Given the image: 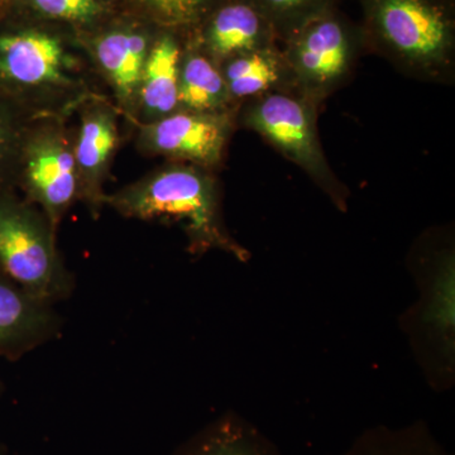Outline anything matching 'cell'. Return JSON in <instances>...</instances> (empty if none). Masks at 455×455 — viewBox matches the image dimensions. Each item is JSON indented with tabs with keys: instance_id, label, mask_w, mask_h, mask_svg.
Masks as SVG:
<instances>
[{
	"instance_id": "cell-19",
	"label": "cell",
	"mask_w": 455,
	"mask_h": 455,
	"mask_svg": "<svg viewBox=\"0 0 455 455\" xmlns=\"http://www.w3.org/2000/svg\"><path fill=\"white\" fill-rule=\"evenodd\" d=\"M276 33L280 44L314 18L340 7L341 0H251Z\"/></svg>"
},
{
	"instance_id": "cell-14",
	"label": "cell",
	"mask_w": 455,
	"mask_h": 455,
	"mask_svg": "<svg viewBox=\"0 0 455 455\" xmlns=\"http://www.w3.org/2000/svg\"><path fill=\"white\" fill-rule=\"evenodd\" d=\"M185 44L175 32L161 35L147 56L137 101L147 122L179 110L180 64Z\"/></svg>"
},
{
	"instance_id": "cell-10",
	"label": "cell",
	"mask_w": 455,
	"mask_h": 455,
	"mask_svg": "<svg viewBox=\"0 0 455 455\" xmlns=\"http://www.w3.org/2000/svg\"><path fill=\"white\" fill-rule=\"evenodd\" d=\"M191 31L190 41L218 65L230 57L280 44L251 0H223Z\"/></svg>"
},
{
	"instance_id": "cell-21",
	"label": "cell",
	"mask_w": 455,
	"mask_h": 455,
	"mask_svg": "<svg viewBox=\"0 0 455 455\" xmlns=\"http://www.w3.org/2000/svg\"><path fill=\"white\" fill-rule=\"evenodd\" d=\"M158 22L172 29H194L223 0H142Z\"/></svg>"
},
{
	"instance_id": "cell-15",
	"label": "cell",
	"mask_w": 455,
	"mask_h": 455,
	"mask_svg": "<svg viewBox=\"0 0 455 455\" xmlns=\"http://www.w3.org/2000/svg\"><path fill=\"white\" fill-rule=\"evenodd\" d=\"M151 46L148 36L132 29L108 32L95 41V59L123 107H131L137 101Z\"/></svg>"
},
{
	"instance_id": "cell-17",
	"label": "cell",
	"mask_w": 455,
	"mask_h": 455,
	"mask_svg": "<svg viewBox=\"0 0 455 455\" xmlns=\"http://www.w3.org/2000/svg\"><path fill=\"white\" fill-rule=\"evenodd\" d=\"M172 455H283L274 442L242 416L226 414L206 425Z\"/></svg>"
},
{
	"instance_id": "cell-7",
	"label": "cell",
	"mask_w": 455,
	"mask_h": 455,
	"mask_svg": "<svg viewBox=\"0 0 455 455\" xmlns=\"http://www.w3.org/2000/svg\"><path fill=\"white\" fill-rule=\"evenodd\" d=\"M74 68L61 41L0 17V92L22 108L42 89L74 85Z\"/></svg>"
},
{
	"instance_id": "cell-12",
	"label": "cell",
	"mask_w": 455,
	"mask_h": 455,
	"mask_svg": "<svg viewBox=\"0 0 455 455\" xmlns=\"http://www.w3.org/2000/svg\"><path fill=\"white\" fill-rule=\"evenodd\" d=\"M118 142V127L112 109L101 104L89 107L80 123L74 158L79 199L86 203L94 215L104 205L103 185Z\"/></svg>"
},
{
	"instance_id": "cell-6",
	"label": "cell",
	"mask_w": 455,
	"mask_h": 455,
	"mask_svg": "<svg viewBox=\"0 0 455 455\" xmlns=\"http://www.w3.org/2000/svg\"><path fill=\"white\" fill-rule=\"evenodd\" d=\"M281 49L295 92L317 107L350 82L359 60L368 52L361 23L340 7L314 18L287 38Z\"/></svg>"
},
{
	"instance_id": "cell-1",
	"label": "cell",
	"mask_w": 455,
	"mask_h": 455,
	"mask_svg": "<svg viewBox=\"0 0 455 455\" xmlns=\"http://www.w3.org/2000/svg\"><path fill=\"white\" fill-rule=\"evenodd\" d=\"M104 204L125 218L173 221L188 238V252L211 251L248 262L250 251L230 235L223 220L220 182L212 170L176 163L149 173L104 197Z\"/></svg>"
},
{
	"instance_id": "cell-11",
	"label": "cell",
	"mask_w": 455,
	"mask_h": 455,
	"mask_svg": "<svg viewBox=\"0 0 455 455\" xmlns=\"http://www.w3.org/2000/svg\"><path fill=\"white\" fill-rule=\"evenodd\" d=\"M53 305L18 286L0 269V357L18 361L61 331Z\"/></svg>"
},
{
	"instance_id": "cell-24",
	"label": "cell",
	"mask_w": 455,
	"mask_h": 455,
	"mask_svg": "<svg viewBox=\"0 0 455 455\" xmlns=\"http://www.w3.org/2000/svg\"><path fill=\"white\" fill-rule=\"evenodd\" d=\"M2 395H3V385H2V382H0V398H2Z\"/></svg>"
},
{
	"instance_id": "cell-9",
	"label": "cell",
	"mask_w": 455,
	"mask_h": 455,
	"mask_svg": "<svg viewBox=\"0 0 455 455\" xmlns=\"http://www.w3.org/2000/svg\"><path fill=\"white\" fill-rule=\"evenodd\" d=\"M235 128L236 110L203 113L179 109L143 124L139 140L148 154L212 171L223 163Z\"/></svg>"
},
{
	"instance_id": "cell-2",
	"label": "cell",
	"mask_w": 455,
	"mask_h": 455,
	"mask_svg": "<svg viewBox=\"0 0 455 455\" xmlns=\"http://www.w3.org/2000/svg\"><path fill=\"white\" fill-rule=\"evenodd\" d=\"M368 52L434 85L455 83V0H355Z\"/></svg>"
},
{
	"instance_id": "cell-20",
	"label": "cell",
	"mask_w": 455,
	"mask_h": 455,
	"mask_svg": "<svg viewBox=\"0 0 455 455\" xmlns=\"http://www.w3.org/2000/svg\"><path fill=\"white\" fill-rule=\"evenodd\" d=\"M27 127L23 109L0 92V190L16 182L18 156Z\"/></svg>"
},
{
	"instance_id": "cell-8",
	"label": "cell",
	"mask_w": 455,
	"mask_h": 455,
	"mask_svg": "<svg viewBox=\"0 0 455 455\" xmlns=\"http://www.w3.org/2000/svg\"><path fill=\"white\" fill-rule=\"evenodd\" d=\"M16 182L56 230L75 200L79 199L74 146L64 132L53 127L27 128L18 156Z\"/></svg>"
},
{
	"instance_id": "cell-18",
	"label": "cell",
	"mask_w": 455,
	"mask_h": 455,
	"mask_svg": "<svg viewBox=\"0 0 455 455\" xmlns=\"http://www.w3.org/2000/svg\"><path fill=\"white\" fill-rule=\"evenodd\" d=\"M338 455H451L423 421L401 427H376Z\"/></svg>"
},
{
	"instance_id": "cell-23",
	"label": "cell",
	"mask_w": 455,
	"mask_h": 455,
	"mask_svg": "<svg viewBox=\"0 0 455 455\" xmlns=\"http://www.w3.org/2000/svg\"><path fill=\"white\" fill-rule=\"evenodd\" d=\"M0 455H9L7 448L3 444H0Z\"/></svg>"
},
{
	"instance_id": "cell-16",
	"label": "cell",
	"mask_w": 455,
	"mask_h": 455,
	"mask_svg": "<svg viewBox=\"0 0 455 455\" xmlns=\"http://www.w3.org/2000/svg\"><path fill=\"white\" fill-rule=\"evenodd\" d=\"M179 108L203 113L238 110L220 65L190 40L184 46L180 64Z\"/></svg>"
},
{
	"instance_id": "cell-3",
	"label": "cell",
	"mask_w": 455,
	"mask_h": 455,
	"mask_svg": "<svg viewBox=\"0 0 455 455\" xmlns=\"http://www.w3.org/2000/svg\"><path fill=\"white\" fill-rule=\"evenodd\" d=\"M420 299L407 331L431 385L445 388L454 374L455 250L449 228L425 232L410 254Z\"/></svg>"
},
{
	"instance_id": "cell-5",
	"label": "cell",
	"mask_w": 455,
	"mask_h": 455,
	"mask_svg": "<svg viewBox=\"0 0 455 455\" xmlns=\"http://www.w3.org/2000/svg\"><path fill=\"white\" fill-rule=\"evenodd\" d=\"M46 215L13 190H0V269L33 298L55 305L74 292Z\"/></svg>"
},
{
	"instance_id": "cell-13",
	"label": "cell",
	"mask_w": 455,
	"mask_h": 455,
	"mask_svg": "<svg viewBox=\"0 0 455 455\" xmlns=\"http://www.w3.org/2000/svg\"><path fill=\"white\" fill-rule=\"evenodd\" d=\"M220 68L228 92L238 107L271 92H295L280 44L230 57Z\"/></svg>"
},
{
	"instance_id": "cell-4",
	"label": "cell",
	"mask_w": 455,
	"mask_h": 455,
	"mask_svg": "<svg viewBox=\"0 0 455 455\" xmlns=\"http://www.w3.org/2000/svg\"><path fill=\"white\" fill-rule=\"evenodd\" d=\"M319 108L295 92H278L244 101L236 125L262 137L287 161L300 167L338 211H348L350 190L326 158L319 130Z\"/></svg>"
},
{
	"instance_id": "cell-22",
	"label": "cell",
	"mask_w": 455,
	"mask_h": 455,
	"mask_svg": "<svg viewBox=\"0 0 455 455\" xmlns=\"http://www.w3.org/2000/svg\"><path fill=\"white\" fill-rule=\"evenodd\" d=\"M38 13L70 22H89L100 13L98 0H13Z\"/></svg>"
}]
</instances>
